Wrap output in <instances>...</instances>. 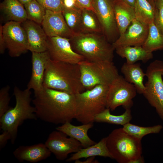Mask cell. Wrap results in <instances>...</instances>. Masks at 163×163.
<instances>
[{
    "instance_id": "f1b7e54d",
    "label": "cell",
    "mask_w": 163,
    "mask_h": 163,
    "mask_svg": "<svg viewBox=\"0 0 163 163\" xmlns=\"http://www.w3.org/2000/svg\"><path fill=\"white\" fill-rule=\"evenodd\" d=\"M123 129L129 134L142 140L145 136L150 134L159 133L163 128L161 125L142 127L127 123L123 126Z\"/></svg>"
},
{
    "instance_id": "4dcf8cb0",
    "label": "cell",
    "mask_w": 163,
    "mask_h": 163,
    "mask_svg": "<svg viewBox=\"0 0 163 163\" xmlns=\"http://www.w3.org/2000/svg\"><path fill=\"white\" fill-rule=\"evenodd\" d=\"M82 10L64 8L62 12L67 25L74 34L81 32Z\"/></svg>"
},
{
    "instance_id": "d590c367",
    "label": "cell",
    "mask_w": 163,
    "mask_h": 163,
    "mask_svg": "<svg viewBox=\"0 0 163 163\" xmlns=\"http://www.w3.org/2000/svg\"><path fill=\"white\" fill-rule=\"evenodd\" d=\"M64 8L68 9H81L76 0H62Z\"/></svg>"
},
{
    "instance_id": "4316f807",
    "label": "cell",
    "mask_w": 163,
    "mask_h": 163,
    "mask_svg": "<svg viewBox=\"0 0 163 163\" xmlns=\"http://www.w3.org/2000/svg\"><path fill=\"white\" fill-rule=\"evenodd\" d=\"M81 32L102 34L99 20L93 11L86 9L82 10Z\"/></svg>"
},
{
    "instance_id": "cb8c5ba5",
    "label": "cell",
    "mask_w": 163,
    "mask_h": 163,
    "mask_svg": "<svg viewBox=\"0 0 163 163\" xmlns=\"http://www.w3.org/2000/svg\"><path fill=\"white\" fill-rule=\"evenodd\" d=\"M117 53L121 58H125L126 62L135 63L139 61L145 62L153 57L152 53L147 51L142 46H124L115 49Z\"/></svg>"
},
{
    "instance_id": "f35d334b",
    "label": "cell",
    "mask_w": 163,
    "mask_h": 163,
    "mask_svg": "<svg viewBox=\"0 0 163 163\" xmlns=\"http://www.w3.org/2000/svg\"><path fill=\"white\" fill-rule=\"evenodd\" d=\"M95 157H91L87 158V159L82 161L79 159L76 160L75 161V163H98L99 161L98 160L95 159Z\"/></svg>"
},
{
    "instance_id": "7c38bea8",
    "label": "cell",
    "mask_w": 163,
    "mask_h": 163,
    "mask_svg": "<svg viewBox=\"0 0 163 163\" xmlns=\"http://www.w3.org/2000/svg\"><path fill=\"white\" fill-rule=\"evenodd\" d=\"M67 136L60 131H53L50 133L45 143L57 160H64L69 154L76 152L83 148L79 142Z\"/></svg>"
},
{
    "instance_id": "ee69618b",
    "label": "cell",
    "mask_w": 163,
    "mask_h": 163,
    "mask_svg": "<svg viewBox=\"0 0 163 163\" xmlns=\"http://www.w3.org/2000/svg\"><path fill=\"white\" fill-rule=\"evenodd\" d=\"M21 3L24 5L28 3L32 0H18Z\"/></svg>"
},
{
    "instance_id": "603a6c76",
    "label": "cell",
    "mask_w": 163,
    "mask_h": 163,
    "mask_svg": "<svg viewBox=\"0 0 163 163\" xmlns=\"http://www.w3.org/2000/svg\"><path fill=\"white\" fill-rule=\"evenodd\" d=\"M106 140V137L103 138L94 145L82 148L67 159L66 161L70 162L82 158H87L95 156L108 157L112 159L107 145Z\"/></svg>"
},
{
    "instance_id": "d4e9b609",
    "label": "cell",
    "mask_w": 163,
    "mask_h": 163,
    "mask_svg": "<svg viewBox=\"0 0 163 163\" xmlns=\"http://www.w3.org/2000/svg\"><path fill=\"white\" fill-rule=\"evenodd\" d=\"M135 18L147 25L154 22L155 9L147 0H136L134 6Z\"/></svg>"
},
{
    "instance_id": "2e32d148",
    "label": "cell",
    "mask_w": 163,
    "mask_h": 163,
    "mask_svg": "<svg viewBox=\"0 0 163 163\" xmlns=\"http://www.w3.org/2000/svg\"><path fill=\"white\" fill-rule=\"evenodd\" d=\"M21 24L26 34L28 50L32 53L46 51L48 37L40 24L28 19Z\"/></svg>"
},
{
    "instance_id": "7402d4cb",
    "label": "cell",
    "mask_w": 163,
    "mask_h": 163,
    "mask_svg": "<svg viewBox=\"0 0 163 163\" xmlns=\"http://www.w3.org/2000/svg\"><path fill=\"white\" fill-rule=\"evenodd\" d=\"M24 7L18 0H4L0 5L1 9L8 21L21 23L27 20Z\"/></svg>"
},
{
    "instance_id": "ac0fdd59",
    "label": "cell",
    "mask_w": 163,
    "mask_h": 163,
    "mask_svg": "<svg viewBox=\"0 0 163 163\" xmlns=\"http://www.w3.org/2000/svg\"><path fill=\"white\" fill-rule=\"evenodd\" d=\"M51 152L45 143H39L30 146L21 145L13 152L15 157L19 161L36 163L49 157Z\"/></svg>"
},
{
    "instance_id": "e0dca14e",
    "label": "cell",
    "mask_w": 163,
    "mask_h": 163,
    "mask_svg": "<svg viewBox=\"0 0 163 163\" xmlns=\"http://www.w3.org/2000/svg\"><path fill=\"white\" fill-rule=\"evenodd\" d=\"M32 72L27 88L34 92L40 91L44 88L43 82L46 65L50 59L46 51L40 53H32Z\"/></svg>"
},
{
    "instance_id": "3957f363",
    "label": "cell",
    "mask_w": 163,
    "mask_h": 163,
    "mask_svg": "<svg viewBox=\"0 0 163 163\" xmlns=\"http://www.w3.org/2000/svg\"><path fill=\"white\" fill-rule=\"evenodd\" d=\"M28 88L22 90L15 86L13 94L15 104L0 117V129L7 131L11 136V143L14 144L16 139L18 129L27 120H37L36 109L31 104V92Z\"/></svg>"
},
{
    "instance_id": "d6a6232c",
    "label": "cell",
    "mask_w": 163,
    "mask_h": 163,
    "mask_svg": "<svg viewBox=\"0 0 163 163\" xmlns=\"http://www.w3.org/2000/svg\"><path fill=\"white\" fill-rule=\"evenodd\" d=\"M46 9L62 12L64 9L62 0H36Z\"/></svg>"
},
{
    "instance_id": "ffe728a7",
    "label": "cell",
    "mask_w": 163,
    "mask_h": 163,
    "mask_svg": "<svg viewBox=\"0 0 163 163\" xmlns=\"http://www.w3.org/2000/svg\"><path fill=\"white\" fill-rule=\"evenodd\" d=\"M114 9L116 21L120 35L124 32L135 18L134 7L123 0H115Z\"/></svg>"
},
{
    "instance_id": "9c48e42d",
    "label": "cell",
    "mask_w": 163,
    "mask_h": 163,
    "mask_svg": "<svg viewBox=\"0 0 163 163\" xmlns=\"http://www.w3.org/2000/svg\"><path fill=\"white\" fill-rule=\"evenodd\" d=\"M137 91L134 85L119 75L109 86L106 108L113 111L122 106L125 109H130L133 105V99Z\"/></svg>"
},
{
    "instance_id": "ba28073f",
    "label": "cell",
    "mask_w": 163,
    "mask_h": 163,
    "mask_svg": "<svg viewBox=\"0 0 163 163\" xmlns=\"http://www.w3.org/2000/svg\"><path fill=\"white\" fill-rule=\"evenodd\" d=\"M163 61L156 60L150 64L145 73L147 81L143 94L163 120Z\"/></svg>"
},
{
    "instance_id": "7bdbcfd3",
    "label": "cell",
    "mask_w": 163,
    "mask_h": 163,
    "mask_svg": "<svg viewBox=\"0 0 163 163\" xmlns=\"http://www.w3.org/2000/svg\"><path fill=\"white\" fill-rule=\"evenodd\" d=\"M153 7L155 9H157L156 6V0H147Z\"/></svg>"
},
{
    "instance_id": "d6986e66",
    "label": "cell",
    "mask_w": 163,
    "mask_h": 163,
    "mask_svg": "<svg viewBox=\"0 0 163 163\" xmlns=\"http://www.w3.org/2000/svg\"><path fill=\"white\" fill-rule=\"evenodd\" d=\"M93 126V123L77 126L72 125L70 122H67L57 127L56 129L77 140L81 143L83 148H85L96 143L88 135V131Z\"/></svg>"
},
{
    "instance_id": "ab89813d",
    "label": "cell",
    "mask_w": 163,
    "mask_h": 163,
    "mask_svg": "<svg viewBox=\"0 0 163 163\" xmlns=\"http://www.w3.org/2000/svg\"><path fill=\"white\" fill-rule=\"evenodd\" d=\"M145 160L142 156L140 158H136L132 161L130 163H144Z\"/></svg>"
},
{
    "instance_id": "30bf717a",
    "label": "cell",
    "mask_w": 163,
    "mask_h": 163,
    "mask_svg": "<svg viewBox=\"0 0 163 163\" xmlns=\"http://www.w3.org/2000/svg\"><path fill=\"white\" fill-rule=\"evenodd\" d=\"M115 0H94L95 13L101 25L102 34L111 43L120 36L114 13Z\"/></svg>"
},
{
    "instance_id": "74e56055",
    "label": "cell",
    "mask_w": 163,
    "mask_h": 163,
    "mask_svg": "<svg viewBox=\"0 0 163 163\" xmlns=\"http://www.w3.org/2000/svg\"><path fill=\"white\" fill-rule=\"evenodd\" d=\"M6 49L5 42L3 34V26H0V53L3 54Z\"/></svg>"
},
{
    "instance_id": "7a4b0ae2",
    "label": "cell",
    "mask_w": 163,
    "mask_h": 163,
    "mask_svg": "<svg viewBox=\"0 0 163 163\" xmlns=\"http://www.w3.org/2000/svg\"><path fill=\"white\" fill-rule=\"evenodd\" d=\"M44 87L75 94L85 90L78 64L56 61L50 59L45 72Z\"/></svg>"
},
{
    "instance_id": "4fadbf2b",
    "label": "cell",
    "mask_w": 163,
    "mask_h": 163,
    "mask_svg": "<svg viewBox=\"0 0 163 163\" xmlns=\"http://www.w3.org/2000/svg\"><path fill=\"white\" fill-rule=\"evenodd\" d=\"M46 51L53 60L78 64L85 60L72 48L69 39L59 36L48 37Z\"/></svg>"
},
{
    "instance_id": "5bb4252c",
    "label": "cell",
    "mask_w": 163,
    "mask_h": 163,
    "mask_svg": "<svg viewBox=\"0 0 163 163\" xmlns=\"http://www.w3.org/2000/svg\"><path fill=\"white\" fill-rule=\"evenodd\" d=\"M149 31L148 25L135 18L112 45L115 50L124 46H142L147 37Z\"/></svg>"
},
{
    "instance_id": "8992f818",
    "label": "cell",
    "mask_w": 163,
    "mask_h": 163,
    "mask_svg": "<svg viewBox=\"0 0 163 163\" xmlns=\"http://www.w3.org/2000/svg\"><path fill=\"white\" fill-rule=\"evenodd\" d=\"M106 138L112 159L118 163H130L142 156L141 139L129 134L123 127L113 130Z\"/></svg>"
},
{
    "instance_id": "60d3db41",
    "label": "cell",
    "mask_w": 163,
    "mask_h": 163,
    "mask_svg": "<svg viewBox=\"0 0 163 163\" xmlns=\"http://www.w3.org/2000/svg\"><path fill=\"white\" fill-rule=\"evenodd\" d=\"M129 5L134 7L136 0H123Z\"/></svg>"
},
{
    "instance_id": "f546056e",
    "label": "cell",
    "mask_w": 163,
    "mask_h": 163,
    "mask_svg": "<svg viewBox=\"0 0 163 163\" xmlns=\"http://www.w3.org/2000/svg\"><path fill=\"white\" fill-rule=\"evenodd\" d=\"M24 6L27 19L41 25L46 14V9L36 0H32Z\"/></svg>"
},
{
    "instance_id": "6da1fadb",
    "label": "cell",
    "mask_w": 163,
    "mask_h": 163,
    "mask_svg": "<svg viewBox=\"0 0 163 163\" xmlns=\"http://www.w3.org/2000/svg\"><path fill=\"white\" fill-rule=\"evenodd\" d=\"M32 102L37 118L44 122L62 124L75 118V94L44 87L34 92Z\"/></svg>"
},
{
    "instance_id": "f6af8a7d",
    "label": "cell",
    "mask_w": 163,
    "mask_h": 163,
    "mask_svg": "<svg viewBox=\"0 0 163 163\" xmlns=\"http://www.w3.org/2000/svg\"><path fill=\"white\" fill-rule=\"evenodd\" d=\"M162 76L163 77V72H162Z\"/></svg>"
},
{
    "instance_id": "8fae6325",
    "label": "cell",
    "mask_w": 163,
    "mask_h": 163,
    "mask_svg": "<svg viewBox=\"0 0 163 163\" xmlns=\"http://www.w3.org/2000/svg\"><path fill=\"white\" fill-rule=\"evenodd\" d=\"M21 24L11 21L3 25L6 49L12 57H19L28 50L26 34Z\"/></svg>"
},
{
    "instance_id": "9a60e30c",
    "label": "cell",
    "mask_w": 163,
    "mask_h": 163,
    "mask_svg": "<svg viewBox=\"0 0 163 163\" xmlns=\"http://www.w3.org/2000/svg\"><path fill=\"white\" fill-rule=\"evenodd\" d=\"M41 25L48 37L59 36L69 38L74 34L67 25L61 11L46 9Z\"/></svg>"
},
{
    "instance_id": "484cf974",
    "label": "cell",
    "mask_w": 163,
    "mask_h": 163,
    "mask_svg": "<svg viewBox=\"0 0 163 163\" xmlns=\"http://www.w3.org/2000/svg\"><path fill=\"white\" fill-rule=\"evenodd\" d=\"M132 118L130 109H126L124 112L121 115H115L111 114L110 110L106 108L96 116L94 121L121 125L123 126L129 123Z\"/></svg>"
},
{
    "instance_id": "52a82bcc",
    "label": "cell",
    "mask_w": 163,
    "mask_h": 163,
    "mask_svg": "<svg viewBox=\"0 0 163 163\" xmlns=\"http://www.w3.org/2000/svg\"><path fill=\"white\" fill-rule=\"evenodd\" d=\"M82 84L86 90L96 85H110L119 75L118 70L112 62H91L85 60L78 63Z\"/></svg>"
},
{
    "instance_id": "e575fe53",
    "label": "cell",
    "mask_w": 163,
    "mask_h": 163,
    "mask_svg": "<svg viewBox=\"0 0 163 163\" xmlns=\"http://www.w3.org/2000/svg\"><path fill=\"white\" fill-rule=\"evenodd\" d=\"M94 0H76L82 9H86L91 10L95 13L93 7Z\"/></svg>"
},
{
    "instance_id": "83f0119b",
    "label": "cell",
    "mask_w": 163,
    "mask_h": 163,
    "mask_svg": "<svg viewBox=\"0 0 163 163\" xmlns=\"http://www.w3.org/2000/svg\"><path fill=\"white\" fill-rule=\"evenodd\" d=\"M147 37L142 47L147 51L152 53L163 50V34L159 30L154 22L149 25Z\"/></svg>"
},
{
    "instance_id": "44dd1931",
    "label": "cell",
    "mask_w": 163,
    "mask_h": 163,
    "mask_svg": "<svg viewBox=\"0 0 163 163\" xmlns=\"http://www.w3.org/2000/svg\"><path fill=\"white\" fill-rule=\"evenodd\" d=\"M139 63L129 64L126 62L122 66L121 70L125 79L135 86L137 92L143 94L145 87L143 80L146 76Z\"/></svg>"
},
{
    "instance_id": "8d00e7d4",
    "label": "cell",
    "mask_w": 163,
    "mask_h": 163,
    "mask_svg": "<svg viewBox=\"0 0 163 163\" xmlns=\"http://www.w3.org/2000/svg\"><path fill=\"white\" fill-rule=\"evenodd\" d=\"M10 139L11 136L9 133L7 131H3L0 135V150L5 146L8 141Z\"/></svg>"
},
{
    "instance_id": "5b68a950",
    "label": "cell",
    "mask_w": 163,
    "mask_h": 163,
    "mask_svg": "<svg viewBox=\"0 0 163 163\" xmlns=\"http://www.w3.org/2000/svg\"><path fill=\"white\" fill-rule=\"evenodd\" d=\"M109 85H98L75 94V118L82 124L93 123L96 116L106 108Z\"/></svg>"
},
{
    "instance_id": "b9f144b4",
    "label": "cell",
    "mask_w": 163,
    "mask_h": 163,
    "mask_svg": "<svg viewBox=\"0 0 163 163\" xmlns=\"http://www.w3.org/2000/svg\"><path fill=\"white\" fill-rule=\"evenodd\" d=\"M156 3L157 9L160 7L163 6V0H156Z\"/></svg>"
},
{
    "instance_id": "277c9868",
    "label": "cell",
    "mask_w": 163,
    "mask_h": 163,
    "mask_svg": "<svg viewBox=\"0 0 163 163\" xmlns=\"http://www.w3.org/2000/svg\"><path fill=\"white\" fill-rule=\"evenodd\" d=\"M73 50L91 62H112L115 50L101 33L79 32L69 38Z\"/></svg>"
},
{
    "instance_id": "1f68e13d",
    "label": "cell",
    "mask_w": 163,
    "mask_h": 163,
    "mask_svg": "<svg viewBox=\"0 0 163 163\" xmlns=\"http://www.w3.org/2000/svg\"><path fill=\"white\" fill-rule=\"evenodd\" d=\"M10 86L7 85L0 90V117L11 108L9 106L10 100Z\"/></svg>"
},
{
    "instance_id": "836d02e7",
    "label": "cell",
    "mask_w": 163,
    "mask_h": 163,
    "mask_svg": "<svg viewBox=\"0 0 163 163\" xmlns=\"http://www.w3.org/2000/svg\"><path fill=\"white\" fill-rule=\"evenodd\" d=\"M154 23L161 32L163 34V6L159 7L155 15Z\"/></svg>"
}]
</instances>
